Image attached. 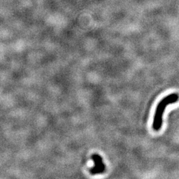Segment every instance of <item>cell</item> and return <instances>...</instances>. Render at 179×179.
Returning <instances> with one entry per match:
<instances>
[{
  "mask_svg": "<svg viewBox=\"0 0 179 179\" xmlns=\"http://www.w3.org/2000/svg\"><path fill=\"white\" fill-rule=\"evenodd\" d=\"M179 96L177 93H172L166 96L163 98L157 105L155 112H154L153 122V128L154 131H159L160 129L163 125V114L165 112V108L171 104H174L178 102Z\"/></svg>",
  "mask_w": 179,
  "mask_h": 179,
  "instance_id": "6da1fadb",
  "label": "cell"
},
{
  "mask_svg": "<svg viewBox=\"0 0 179 179\" xmlns=\"http://www.w3.org/2000/svg\"><path fill=\"white\" fill-rule=\"evenodd\" d=\"M92 159L94 162L95 166L90 168V172L92 175L102 174L105 171V165L103 162L102 157L98 154H94L92 155Z\"/></svg>",
  "mask_w": 179,
  "mask_h": 179,
  "instance_id": "7a4b0ae2",
  "label": "cell"
}]
</instances>
